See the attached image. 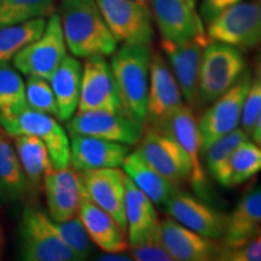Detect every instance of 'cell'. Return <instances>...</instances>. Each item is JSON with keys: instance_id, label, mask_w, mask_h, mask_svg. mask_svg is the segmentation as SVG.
Masks as SVG:
<instances>
[{"instance_id": "44", "label": "cell", "mask_w": 261, "mask_h": 261, "mask_svg": "<svg viewBox=\"0 0 261 261\" xmlns=\"http://www.w3.org/2000/svg\"><path fill=\"white\" fill-rule=\"evenodd\" d=\"M0 248H2V234H0Z\"/></svg>"}, {"instance_id": "14", "label": "cell", "mask_w": 261, "mask_h": 261, "mask_svg": "<svg viewBox=\"0 0 261 261\" xmlns=\"http://www.w3.org/2000/svg\"><path fill=\"white\" fill-rule=\"evenodd\" d=\"M208 42L207 34L184 41L161 39V48L168 58V64L181 91L182 99L191 107L197 104L198 71L202 52Z\"/></svg>"}, {"instance_id": "45", "label": "cell", "mask_w": 261, "mask_h": 261, "mask_svg": "<svg viewBox=\"0 0 261 261\" xmlns=\"http://www.w3.org/2000/svg\"><path fill=\"white\" fill-rule=\"evenodd\" d=\"M138 2H143V3H144V2H146V0H138Z\"/></svg>"}, {"instance_id": "28", "label": "cell", "mask_w": 261, "mask_h": 261, "mask_svg": "<svg viewBox=\"0 0 261 261\" xmlns=\"http://www.w3.org/2000/svg\"><path fill=\"white\" fill-rule=\"evenodd\" d=\"M25 108L23 79L9 64L0 63V126L8 129Z\"/></svg>"}, {"instance_id": "8", "label": "cell", "mask_w": 261, "mask_h": 261, "mask_svg": "<svg viewBox=\"0 0 261 261\" xmlns=\"http://www.w3.org/2000/svg\"><path fill=\"white\" fill-rule=\"evenodd\" d=\"M114 38L122 45H151V12L138 0H96Z\"/></svg>"}, {"instance_id": "41", "label": "cell", "mask_w": 261, "mask_h": 261, "mask_svg": "<svg viewBox=\"0 0 261 261\" xmlns=\"http://www.w3.org/2000/svg\"><path fill=\"white\" fill-rule=\"evenodd\" d=\"M250 137H252L254 142H256V140L261 137V114H260L259 119H257L255 126H254V129H253L252 136H250Z\"/></svg>"}, {"instance_id": "2", "label": "cell", "mask_w": 261, "mask_h": 261, "mask_svg": "<svg viewBox=\"0 0 261 261\" xmlns=\"http://www.w3.org/2000/svg\"><path fill=\"white\" fill-rule=\"evenodd\" d=\"M151 55L150 45H121L110 62L123 110L142 123L145 121Z\"/></svg>"}, {"instance_id": "17", "label": "cell", "mask_w": 261, "mask_h": 261, "mask_svg": "<svg viewBox=\"0 0 261 261\" xmlns=\"http://www.w3.org/2000/svg\"><path fill=\"white\" fill-rule=\"evenodd\" d=\"M198 0H152V14L162 39L184 41L207 34Z\"/></svg>"}, {"instance_id": "42", "label": "cell", "mask_w": 261, "mask_h": 261, "mask_svg": "<svg viewBox=\"0 0 261 261\" xmlns=\"http://www.w3.org/2000/svg\"><path fill=\"white\" fill-rule=\"evenodd\" d=\"M256 76L261 80V52L259 56H257V61H256Z\"/></svg>"}, {"instance_id": "9", "label": "cell", "mask_w": 261, "mask_h": 261, "mask_svg": "<svg viewBox=\"0 0 261 261\" xmlns=\"http://www.w3.org/2000/svg\"><path fill=\"white\" fill-rule=\"evenodd\" d=\"M252 83V75L244 71L240 80L215 99L197 122L202 155L213 143L240 126L244 98Z\"/></svg>"}, {"instance_id": "5", "label": "cell", "mask_w": 261, "mask_h": 261, "mask_svg": "<svg viewBox=\"0 0 261 261\" xmlns=\"http://www.w3.org/2000/svg\"><path fill=\"white\" fill-rule=\"evenodd\" d=\"M210 41L247 51L261 44V2H240L207 23Z\"/></svg>"}, {"instance_id": "16", "label": "cell", "mask_w": 261, "mask_h": 261, "mask_svg": "<svg viewBox=\"0 0 261 261\" xmlns=\"http://www.w3.org/2000/svg\"><path fill=\"white\" fill-rule=\"evenodd\" d=\"M161 132L171 136L188 156L191 163L190 184L194 188L198 197L205 198L210 194L207 182V174L202 163V150L198 125L192 110L189 104H182V107L173 115Z\"/></svg>"}, {"instance_id": "25", "label": "cell", "mask_w": 261, "mask_h": 261, "mask_svg": "<svg viewBox=\"0 0 261 261\" xmlns=\"http://www.w3.org/2000/svg\"><path fill=\"white\" fill-rule=\"evenodd\" d=\"M10 137L0 126V200L15 203L24 198L31 188Z\"/></svg>"}, {"instance_id": "7", "label": "cell", "mask_w": 261, "mask_h": 261, "mask_svg": "<svg viewBox=\"0 0 261 261\" xmlns=\"http://www.w3.org/2000/svg\"><path fill=\"white\" fill-rule=\"evenodd\" d=\"M144 128V123L136 120L125 110L77 112L67 121L69 133L96 137L129 146L138 144Z\"/></svg>"}, {"instance_id": "33", "label": "cell", "mask_w": 261, "mask_h": 261, "mask_svg": "<svg viewBox=\"0 0 261 261\" xmlns=\"http://www.w3.org/2000/svg\"><path fill=\"white\" fill-rule=\"evenodd\" d=\"M261 172V148L244 140L237 146L230 159L231 188L243 184Z\"/></svg>"}, {"instance_id": "38", "label": "cell", "mask_w": 261, "mask_h": 261, "mask_svg": "<svg viewBox=\"0 0 261 261\" xmlns=\"http://www.w3.org/2000/svg\"><path fill=\"white\" fill-rule=\"evenodd\" d=\"M261 114V80L259 77L252 79L249 90L244 98L242 108V115H241V128L252 136L254 126L259 119Z\"/></svg>"}, {"instance_id": "6", "label": "cell", "mask_w": 261, "mask_h": 261, "mask_svg": "<svg viewBox=\"0 0 261 261\" xmlns=\"http://www.w3.org/2000/svg\"><path fill=\"white\" fill-rule=\"evenodd\" d=\"M65 56L67 44L61 17L54 12L46 21V27L40 37L22 48L12 61L16 69L22 74L50 80Z\"/></svg>"}, {"instance_id": "11", "label": "cell", "mask_w": 261, "mask_h": 261, "mask_svg": "<svg viewBox=\"0 0 261 261\" xmlns=\"http://www.w3.org/2000/svg\"><path fill=\"white\" fill-rule=\"evenodd\" d=\"M136 151L178 189L190 182L191 163L181 146L161 130L145 127Z\"/></svg>"}, {"instance_id": "4", "label": "cell", "mask_w": 261, "mask_h": 261, "mask_svg": "<svg viewBox=\"0 0 261 261\" xmlns=\"http://www.w3.org/2000/svg\"><path fill=\"white\" fill-rule=\"evenodd\" d=\"M21 259L25 261H77L55 228L54 221L35 207H25L18 225Z\"/></svg>"}, {"instance_id": "13", "label": "cell", "mask_w": 261, "mask_h": 261, "mask_svg": "<svg viewBox=\"0 0 261 261\" xmlns=\"http://www.w3.org/2000/svg\"><path fill=\"white\" fill-rule=\"evenodd\" d=\"M168 215L195 232L213 240H223L227 225V214L208 204L201 197H195L178 189L166 202Z\"/></svg>"}, {"instance_id": "34", "label": "cell", "mask_w": 261, "mask_h": 261, "mask_svg": "<svg viewBox=\"0 0 261 261\" xmlns=\"http://www.w3.org/2000/svg\"><path fill=\"white\" fill-rule=\"evenodd\" d=\"M54 225L63 242L76 256L77 261L87 260L92 255L94 250L93 242L91 241L79 215L70 220L62 221V223L54 221Z\"/></svg>"}, {"instance_id": "40", "label": "cell", "mask_w": 261, "mask_h": 261, "mask_svg": "<svg viewBox=\"0 0 261 261\" xmlns=\"http://www.w3.org/2000/svg\"><path fill=\"white\" fill-rule=\"evenodd\" d=\"M98 260H103V261H129V260H132V256H130V254H126V252H123V253H106V255L98 257Z\"/></svg>"}, {"instance_id": "27", "label": "cell", "mask_w": 261, "mask_h": 261, "mask_svg": "<svg viewBox=\"0 0 261 261\" xmlns=\"http://www.w3.org/2000/svg\"><path fill=\"white\" fill-rule=\"evenodd\" d=\"M14 145L29 188L38 192L42 188L46 173L54 168L46 145L32 135L15 136Z\"/></svg>"}, {"instance_id": "21", "label": "cell", "mask_w": 261, "mask_h": 261, "mask_svg": "<svg viewBox=\"0 0 261 261\" xmlns=\"http://www.w3.org/2000/svg\"><path fill=\"white\" fill-rule=\"evenodd\" d=\"M79 218L93 244L104 253H123L128 249L127 232L108 212L89 198L81 202Z\"/></svg>"}, {"instance_id": "3", "label": "cell", "mask_w": 261, "mask_h": 261, "mask_svg": "<svg viewBox=\"0 0 261 261\" xmlns=\"http://www.w3.org/2000/svg\"><path fill=\"white\" fill-rule=\"evenodd\" d=\"M244 71L242 52L220 42H208L202 52L198 71L197 103H213L240 80Z\"/></svg>"}, {"instance_id": "29", "label": "cell", "mask_w": 261, "mask_h": 261, "mask_svg": "<svg viewBox=\"0 0 261 261\" xmlns=\"http://www.w3.org/2000/svg\"><path fill=\"white\" fill-rule=\"evenodd\" d=\"M249 138L240 127L213 143L202 155L211 177L221 187L231 188L230 159L237 146Z\"/></svg>"}, {"instance_id": "37", "label": "cell", "mask_w": 261, "mask_h": 261, "mask_svg": "<svg viewBox=\"0 0 261 261\" xmlns=\"http://www.w3.org/2000/svg\"><path fill=\"white\" fill-rule=\"evenodd\" d=\"M217 260L261 261V228L252 237L236 246H226L223 243Z\"/></svg>"}, {"instance_id": "12", "label": "cell", "mask_w": 261, "mask_h": 261, "mask_svg": "<svg viewBox=\"0 0 261 261\" xmlns=\"http://www.w3.org/2000/svg\"><path fill=\"white\" fill-rule=\"evenodd\" d=\"M6 132L11 137L18 135L38 137L46 145L54 168L70 166V139L56 117L27 107Z\"/></svg>"}, {"instance_id": "1", "label": "cell", "mask_w": 261, "mask_h": 261, "mask_svg": "<svg viewBox=\"0 0 261 261\" xmlns=\"http://www.w3.org/2000/svg\"><path fill=\"white\" fill-rule=\"evenodd\" d=\"M60 17L65 44L73 56L108 57L116 51L117 41L96 0H63Z\"/></svg>"}, {"instance_id": "31", "label": "cell", "mask_w": 261, "mask_h": 261, "mask_svg": "<svg viewBox=\"0 0 261 261\" xmlns=\"http://www.w3.org/2000/svg\"><path fill=\"white\" fill-rule=\"evenodd\" d=\"M48 210V217L56 223L73 219L79 215L80 205L84 198H87L86 189H77L65 185L42 184Z\"/></svg>"}, {"instance_id": "36", "label": "cell", "mask_w": 261, "mask_h": 261, "mask_svg": "<svg viewBox=\"0 0 261 261\" xmlns=\"http://www.w3.org/2000/svg\"><path fill=\"white\" fill-rule=\"evenodd\" d=\"M129 254L136 261H174L163 246L160 236V225L135 243H129Z\"/></svg>"}, {"instance_id": "24", "label": "cell", "mask_w": 261, "mask_h": 261, "mask_svg": "<svg viewBox=\"0 0 261 261\" xmlns=\"http://www.w3.org/2000/svg\"><path fill=\"white\" fill-rule=\"evenodd\" d=\"M261 228V185L248 191L236 208L227 215L226 231L221 242L236 246L244 242Z\"/></svg>"}, {"instance_id": "43", "label": "cell", "mask_w": 261, "mask_h": 261, "mask_svg": "<svg viewBox=\"0 0 261 261\" xmlns=\"http://www.w3.org/2000/svg\"><path fill=\"white\" fill-rule=\"evenodd\" d=\"M255 143H257V145H259L260 146V148H261V137H260V138L259 139H257L256 140V142Z\"/></svg>"}, {"instance_id": "32", "label": "cell", "mask_w": 261, "mask_h": 261, "mask_svg": "<svg viewBox=\"0 0 261 261\" xmlns=\"http://www.w3.org/2000/svg\"><path fill=\"white\" fill-rule=\"evenodd\" d=\"M55 12V0H0V25L47 17Z\"/></svg>"}, {"instance_id": "46", "label": "cell", "mask_w": 261, "mask_h": 261, "mask_svg": "<svg viewBox=\"0 0 261 261\" xmlns=\"http://www.w3.org/2000/svg\"><path fill=\"white\" fill-rule=\"evenodd\" d=\"M260 2H261V0H260Z\"/></svg>"}, {"instance_id": "19", "label": "cell", "mask_w": 261, "mask_h": 261, "mask_svg": "<svg viewBox=\"0 0 261 261\" xmlns=\"http://www.w3.org/2000/svg\"><path fill=\"white\" fill-rule=\"evenodd\" d=\"M81 173L87 198L108 212L127 232L125 217V172L115 168H97Z\"/></svg>"}, {"instance_id": "35", "label": "cell", "mask_w": 261, "mask_h": 261, "mask_svg": "<svg viewBox=\"0 0 261 261\" xmlns=\"http://www.w3.org/2000/svg\"><path fill=\"white\" fill-rule=\"evenodd\" d=\"M47 81L39 76H28L25 81V102L31 109L48 114L58 119L56 97Z\"/></svg>"}, {"instance_id": "10", "label": "cell", "mask_w": 261, "mask_h": 261, "mask_svg": "<svg viewBox=\"0 0 261 261\" xmlns=\"http://www.w3.org/2000/svg\"><path fill=\"white\" fill-rule=\"evenodd\" d=\"M182 94L168 62L152 52L144 126L161 130L182 107Z\"/></svg>"}, {"instance_id": "15", "label": "cell", "mask_w": 261, "mask_h": 261, "mask_svg": "<svg viewBox=\"0 0 261 261\" xmlns=\"http://www.w3.org/2000/svg\"><path fill=\"white\" fill-rule=\"evenodd\" d=\"M87 110H123L112 68L104 56L86 58V62L83 65L77 112Z\"/></svg>"}, {"instance_id": "18", "label": "cell", "mask_w": 261, "mask_h": 261, "mask_svg": "<svg viewBox=\"0 0 261 261\" xmlns=\"http://www.w3.org/2000/svg\"><path fill=\"white\" fill-rule=\"evenodd\" d=\"M160 236L174 261L217 260L223 243L195 232L173 218L160 220Z\"/></svg>"}, {"instance_id": "39", "label": "cell", "mask_w": 261, "mask_h": 261, "mask_svg": "<svg viewBox=\"0 0 261 261\" xmlns=\"http://www.w3.org/2000/svg\"><path fill=\"white\" fill-rule=\"evenodd\" d=\"M242 0H202L200 15L203 23H208L225 10Z\"/></svg>"}, {"instance_id": "23", "label": "cell", "mask_w": 261, "mask_h": 261, "mask_svg": "<svg viewBox=\"0 0 261 261\" xmlns=\"http://www.w3.org/2000/svg\"><path fill=\"white\" fill-rule=\"evenodd\" d=\"M125 217L129 243L142 240L160 225L155 204L133 181L125 177Z\"/></svg>"}, {"instance_id": "26", "label": "cell", "mask_w": 261, "mask_h": 261, "mask_svg": "<svg viewBox=\"0 0 261 261\" xmlns=\"http://www.w3.org/2000/svg\"><path fill=\"white\" fill-rule=\"evenodd\" d=\"M122 169L137 188H139L155 205H165L177 187L155 171L137 151H130L122 162Z\"/></svg>"}, {"instance_id": "20", "label": "cell", "mask_w": 261, "mask_h": 261, "mask_svg": "<svg viewBox=\"0 0 261 261\" xmlns=\"http://www.w3.org/2000/svg\"><path fill=\"white\" fill-rule=\"evenodd\" d=\"M70 165L79 172L121 167L130 146L96 137L69 133Z\"/></svg>"}, {"instance_id": "22", "label": "cell", "mask_w": 261, "mask_h": 261, "mask_svg": "<svg viewBox=\"0 0 261 261\" xmlns=\"http://www.w3.org/2000/svg\"><path fill=\"white\" fill-rule=\"evenodd\" d=\"M83 64L75 56H65L50 77L58 107V120L67 122L76 113L80 99Z\"/></svg>"}, {"instance_id": "30", "label": "cell", "mask_w": 261, "mask_h": 261, "mask_svg": "<svg viewBox=\"0 0 261 261\" xmlns=\"http://www.w3.org/2000/svg\"><path fill=\"white\" fill-rule=\"evenodd\" d=\"M46 27L45 17H38L21 23L0 25V63H8L22 48L40 37Z\"/></svg>"}]
</instances>
